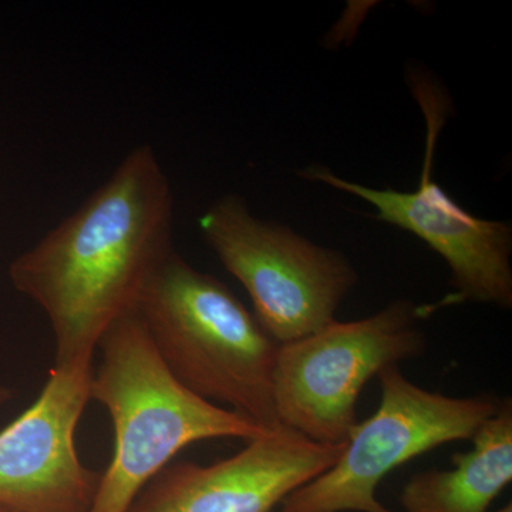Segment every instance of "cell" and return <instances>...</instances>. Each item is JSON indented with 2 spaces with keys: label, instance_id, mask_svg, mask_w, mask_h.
<instances>
[{
  "label": "cell",
  "instance_id": "obj_2",
  "mask_svg": "<svg viewBox=\"0 0 512 512\" xmlns=\"http://www.w3.org/2000/svg\"><path fill=\"white\" fill-rule=\"evenodd\" d=\"M97 348L101 359L90 394L113 421L114 453L89 512H127L141 490L192 443L251 441L268 431L178 382L136 312L113 323Z\"/></svg>",
  "mask_w": 512,
  "mask_h": 512
},
{
  "label": "cell",
  "instance_id": "obj_8",
  "mask_svg": "<svg viewBox=\"0 0 512 512\" xmlns=\"http://www.w3.org/2000/svg\"><path fill=\"white\" fill-rule=\"evenodd\" d=\"M93 360L55 365L36 402L0 431V507L89 512L101 474L80 461L76 430L92 400Z\"/></svg>",
  "mask_w": 512,
  "mask_h": 512
},
{
  "label": "cell",
  "instance_id": "obj_7",
  "mask_svg": "<svg viewBox=\"0 0 512 512\" xmlns=\"http://www.w3.org/2000/svg\"><path fill=\"white\" fill-rule=\"evenodd\" d=\"M377 377L379 409L357 423L328 471L282 501V512H396L377 500L383 478L433 448L471 439L503 402L490 394L451 397L421 389L399 366Z\"/></svg>",
  "mask_w": 512,
  "mask_h": 512
},
{
  "label": "cell",
  "instance_id": "obj_9",
  "mask_svg": "<svg viewBox=\"0 0 512 512\" xmlns=\"http://www.w3.org/2000/svg\"><path fill=\"white\" fill-rule=\"evenodd\" d=\"M345 444H322L279 424L211 466L168 464L127 512H271L338 461Z\"/></svg>",
  "mask_w": 512,
  "mask_h": 512
},
{
  "label": "cell",
  "instance_id": "obj_5",
  "mask_svg": "<svg viewBox=\"0 0 512 512\" xmlns=\"http://www.w3.org/2000/svg\"><path fill=\"white\" fill-rule=\"evenodd\" d=\"M426 306L396 301L355 322H335L279 345L274 403L279 424L322 444H345L363 387L387 367L423 355Z\"/></svg>",
  "mask_w": 512,
  "mask_h": 512
},
{
  "label": "cell",
  "instance_id": "obj_13",
  "mask_svg": "<svg viewBox=\"0 0 512 512\" xmlns=\"http://www.w3.org/2000/svg\"><path fill=\"white\" fill-rule=\"evenodd\" d=\"M0 512H12V511H9V510H6V508L0 507Z\"/></svg>",
  "mask_w": 512,
  "mask_h": 512
},
{
  "label": "cell",
  "instance_id": "obj_10",
  "mask_svg": "<svg viewBox=\"0 0 512 512\" xmlns=\"http://www.w3.org/2000/svg\"><path fill=\"white\" fill-rule=\"evenodd\" d=\"M467 453L453 456V470H429L404 485V512H488L512 481V402L485 420Z\"/></svg>",
  "mask_w": 512,
  "mask_h": 512
},
{
  "label": "cell",
  "instance_id": "obj_6",
  "mask_svg": "<svg viewBox=\"0 0 512 512\" xmlns=\"http://www.w3.org/2000/svg\"><path fill=\"white\" fill-rule=\"evenodd\" d=\"M410 87L427 123L423 171L416 190H377L343 180L319 164L309 165L299 174L305 180L362 198L375 208L376 220L416 235L436 251L450 269V285L454 289L444 305L476 302L510 309L511 225L470 214L433 180L434 151L450 111V100L427 74L413 73Z\"/></svg>",
  "mask_w": 512,
  "mask_h": 512
},
{
  "label": "cell",
  "instance_id": "obj_12",
  "mask_svg": "<svg viewBox=\"0 0 512 512\" xmlns=\"http://www.w3.org/2000/svg\"><path fill=\"white\" fill-rule=\"evenodd\" d=\"M495 512H512V504L508 503L507 505H504L503 508H500V510Z\"/></svg>",
  "mask_w": 512,
  "mask_h": 512
},
{
  "label": "cell",
  "instance_id": "obj_1",
  "mask_svg": "<svg viewBox=\"0 0 512 512\" xmlns=\"http://www.w3.org/2000/svg\"><path fill=\"white\" fill-rule=\"evenodd\" d=\"M174 195L148 144L124 157L82 207L13 259L16 291L46 313L55 365L93 360L104 333L134 312L174 251Z\"/></svg>",
  "mask_w": 512,
  "mask_h": 512
},
{
  "label": "cell",
  "instance_id": "obj_4",
  "mask_svg": "<svg viewBox=\"0 0 512 512\" xmlns=\"http://www.w3.org/2000/svg\"><path fill=\"white\" fill-rule=\"evenodd\" d=\"M198 225L221 264L247 289L256 320L278 345L335 322L359 278L342 252L255 217L235 194L215 201Z\"/></svg>",
  "mask_w": 512,
  "mask_h": 512
},
{
  "label": "cell",
  "instance_id": "obj_3",
  "mask_svg": "<svg viewBox=\"0 0 512 512\" xmlns=\"http://www.w3.org/2000/svg\"><path fill=\"white\" fill-rule=\"evenodd\" d=\"M134 312L164 365L190 392L254 421L279 426L274 370L279 345L227 285L171 252Z\"/></svg>",
  "mask_w": 512,
  "mask_h": 512
},
{
  "label": "cell",
  "instance_id": "obj_11",
  "mask_svg": "<svg viewBox=\"0 0 512 512\" xmlns=\"http://www.w3.org/2000/svg\"><path fill=\"white\" fill-rule=\"evenodd\" d=\"M15 396V392H13L10 387L0 383V407L5 406V404L9 403Z\"/></svg>",
  "mask_w": 512,
  "mask_h": 512
}]
</instances>
